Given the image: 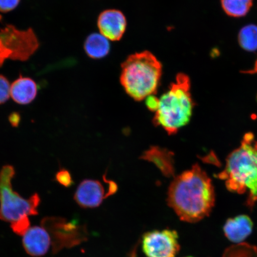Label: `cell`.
Instances as JSON below:
<instances>
[{
    "label": "cell",
    "instance_id": "cell-21",
    "mask_svg": "<svg viewBox=\"0 0 257 257\" xmlns=\"http://www.w3.org/2000/svg\"><path fill=\"white\" fill-rule=\"evenodd\" d=\"M146 103L150 110L156 112L159 106V99L154 95H151L146 98Z\"/></svg>",
    "mask_w": 257,
    "mask_h": 257
},
{
    "label": "cell",
    "instance_id": "cell-8",
    "mask_svg": "<svg viewBox=\"0 0 257 257\" xmlns=\"http://www.w3.org/2000/svg\"><path fill=\"white\" fill-rule=\"evenodd\" d=\"M103 182L94 180H85L76 189L74 198L76 203L85 208L99 206L105 199L115 194L117 185L103 177Z\"/></svg>",
    "mask_w": 257,
    "mask_h": 257
},
{
    "label": "cell",
    "instance_id": "cell-9",
    "mask_svg": "<svg viewBox=\"0 0 257 257\" xmlns=\"http://www.w3.org/2000/svg\"><path fill=\"white\" fill-rule=\"evenodd\" d=\"M99 33L109 41L121 39L126 28V19L123 13L117 10H107L102 12L98 19Z\"/></svg>",
    "mask_w": 257,
    "mask_h": 257
},
{
    "label": "cell",
    "instance_id": "cell-19",
    "mask_svg": "<svg viewBox=\"0 0 257 257\" xmlns=\"http://www.w3.org/2000/svg\"><path fill=\"white\" fill-rule=\"evenodd\" d=\"M56 178L59 184L66 187H69L73 184L72 176L67 170H60L57 173Z\"/></svg>",
    "mask_w": 257,
    "mask_h": 257
},
{
    "label": "cell",
    "instance_id": "cell-2",
    "mask_svg": "<svg viewBox=\"0 0 257 257\" xmlns=\"http://www.w3.org/2000/svg\"><path fill=\"white\" fill-rule=\"evenodd\" d=\"M228 190L248 194L247 204L257 202V141L251 133L244 136L240 146L228 156L223 171L218 175Z\"/></svg>",
    "mask_w": 257,
    "mask_h": 257
},
{
    "label": "cell",
    "instance_id": "cell-12",
    "mask_svg": "<svg viewBox=\"0 0 257 257\" xmlns=\"http://www.w3.org/2000/svg\"><path fill=\"white\" fill-rule=\"evenodd\" d=\"M38 94V86L34 80L21 75L11 86V96L19 104L27 105L33 101Z\"/></svg>",
    "mask_w": 257,
    "mask_h": 257
},
{
    "label": "cell",
    "instance_id": "cell-23",
    "mask_svg": "<svg viewBox=\"0 0 257 257\" xmlns=\"http://www.w3.org/2000/svg\"><path fill=\"white\" fill-rule=\"evenodd\" d=\"M243 73H250V74H254L257 73V60L255 62L254 67H253V69L248 70V71L244 72Z\"/></svg>",
    "mask_w": 257,
    "mask_h": 257
},
{
    "label": "cell",
    "instance_id": "cell-10",
    "mask_svg": "<svg viewBox=\"0 0 257 257\" xmlns=\"http://www.w3.org/2000/svg\"><path fill=\"white\" fill-rule=\"evenodd\" d=\"M22 245L26 252L30 256H44L51 246L50 234L41 225L31 227L23 236Z\"/></svg>",
    "mask_w": 257,
    "mask_h": 257
},
{
    "label": "cell",
    "instance_id": "cell-6",
    "mask_svg": "<svg viewBox=\"0 0 257 257\" xmlns=\"http://www.w3.org/2000/svg\"><path fill=\"white\" fill-rule=\"evenodd\" d=\"M142 248L146 257H176L181 248L178 233L168 229L150 231L144 234Z\"/></svg>",
    "mask_w": 257,
    "mask_h": 257
},
{
    "label": "cell",
    "instance_id": "cell-17",
    "mask_svg": "<svg viewBox=\"0 0 257 257\" xmlns=\"http://www.w3.org/2000/svg\"><path fill=\"white\" fill-rule=\"evenodd\" d=\"M31 223L29 217H25L11 224V227L14 232L19 235L24 236L30 229Z\"/></svg>",
    "mask_w": 257,
    "mask_h": 257
},
{
    "label": "cell",
    "instance_id": "cell-7",
    "mask_svg": "<svg viewBox=\"0 0 257 257\" xmlns=\"http://www.w3.org/2000/svg\"><path fill=\"white\" fill-rule=\"evenodd\" d=\"M41 225L50 234L54 253L80 242V228L75 223L63 218L47 217L42 220Z\"/></svg>",
    "mask_w": 257,
    "mask_h": 257
},
{
    "label": "cell",
    "instance_id": "cell-24",
    "mask_svg": "<svg viewBox=\"0 0 257 257\" xmlns=\"http://www.w3.org/2000/svg\"><path fill=\"white\" fill-rule=\"evenodd\" d=\"M184 257H193V256H184Z\"/></svg>",
    "mask_w": 257,
    "mask_h": 257
},
{
    "label": "cell",
    "instance_id": "cell-16",
    "mask_svg": "<svg viewBox=\"0 0 257 257\" xmlns=\"http://www.w3.org/2000/svg\"><path fill=\"white\" fill-rule=\"evenodd\" d=\"M238 41L241 47L249 52L257 50V26H245L239 31Z\"/></svg>",
    "mask_w": 257,
    "mask_h": 257
},
{
    "label": "cell",
    "instance_id": "cell-13",
    "mask_svg": "<svg viewBox=\"0 0 257 257\" xmlns=\"http://www.w3.org/2000/svg\"><path fill=\"white\" fill-rule=\"evenodd\" d=\"M141 159L153 163L166 177L175 176L173 153L159 147H153L144 152Z\"/></svg>",
    "mask_w": 257,
    "mask_h": 257
},
{
    "label": "cell",
    "instance_id": "cell-1",
    "mask_svg": "<svg viewBox=\"0 0 257 257\" xmlns=\"http://www.w3.org/2000/svg\"><path fill=\"white\" fill-rule=\"evenodd\" d=\"M214 202L211 180L198 165L176 177L169 186L168 205L186 222H198L208 216Z\"/></svg>",
    "mask_w": 257,
    "mask_h": 257
},
{
    "label": "cell",
    "instance_id": "cell-22",
    "mask_svg": "<svg viewBox=\"0 0 257 257\" xmlns=\"http://www.w3.org/2000/svg\"><path fill=\"white\" fill-rule=\"evenodd\" d=\"M20 115H19V113H17V112H14V113L10 115L9 121L13 126L17 127L19 123H20Z\"/></svg>",
    "mask_w": 257,
    "mask_h": 257
},
{
    "label": "cell",
    "instance_id": "cell-3",
    "mask_svg": "<svg viewBox=\"0 0 257 257\" xmlns=\"http://www.w3.org/2000/svg\"><path fill=\"white\" fill-rule=\"evenodd\" d=\"M190 89L189 77L179 73L176 76V82L159 99V106L153 123L162 126L170 136L178 133L191 120L194 103Z\"/></svg>",
    "mask_w": 257,
    "mask_h": 257
},
{
    "label": "cell",
    "instance_id": "cell-18",
    "mask_svg": "<svg viewBox=\"0 0 257 257\" xmlns=\"http://www.w3.org/2000/svg\"><path fill=\"white\" fill-rule=\"evenodd\" d=\"M11 84L5 76L0 75V105L5 103L11 96Z\"/></svg>",
    "mask_w": 257,
    "mask_h": 257
},
{
    "label": "cell",
    "instance_id": "cell-15",
    "mask_svg": "<svg viewBox=\"0 0 257 257\" xmlns=\"http://www.w3.org/2000/svg\"><path fill=\"white\" fill-rule=\"evenodd\" d=\"M221 6L227 15L241 18L248 14L252 6V0H221Z\"/></svg>",
    "mask_w": 257,
    "mask_h": 257
},
{
    "label": "cell",
    "instance_id": "cell-5",
    "mask_svg": "<svg viewBox=\"0 0 257 257\" xmlns=\"http://www.w3.org/2000/svg\"><path fill=\"white\" fill-rule=\"evenodd\" d=\"M15 175V169L11 165L3 166L0 171V219L11 224L22 218L38 215L41 202L38 194L25 199L14 191L12 180Z\"/></svg>",
    "mask_w": 257,
    "mask_h": 257
},
{
    "label": "cell",
    "instance_id": "cell-20",
    "mask_svg": "<svg viewBox=\"0 0 257 257\" xmlns=\"http://www.w3.org/2000/svg\"><path fill=\"white\" fill-rule=\"evenodd\" d=\"M21 0H0V12L8 13L18 7Z\"/></svg>",
    "mask_w": 257,
    "mask_h": 257
},
{
    "label": "cell",
    "instance_id": "cell-4",
    "mask_svg": "<svg viewBox=\"0 0 257 257\" xmlns=\"http://www.w3.org/2000/svg\"><path fill=\"white\" fill-rule=\"evenodd\" d=\"M162 73V66L149 51L136 53L121 66L120 82L127 94L136 101L156 94Z\"/></svg>",
    "mask_w": 257,
    "mask_h": 257
},
{
    "label": "cell",
    "instance_id": "cell-14",
    "mask_svg": "<svg viewBox=\"0 0 257 257\" xmlns=\"http://www.w3.org/2000/svg\"><path fill=\"white\" fill-rule=\"evenodd\" d=\"M84 48L89 57L98 59L107 55L110 50V44L103 35L95 33L86 38Z\"/></svg>",
    "mask_w": 257,
    "mask_h": 257
},
{
    "label": "cell",
    "instance_id": "cell-11",
    "mask_svg": "<svg viewBox=\"0 0 257 257\" xmlns=\"http://www.w3.org/2000/svg\"><path fill=\"white\" fill-rule=\"evenodd\" d=\"M253 222L246 215H239L229 218L223 227L224 235L231 242L240 243L251 234Z\"/></svg>",
    "mask_w": 257,
    "mask_h": 257
}]
</instances>
